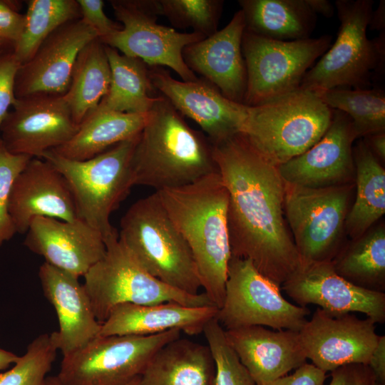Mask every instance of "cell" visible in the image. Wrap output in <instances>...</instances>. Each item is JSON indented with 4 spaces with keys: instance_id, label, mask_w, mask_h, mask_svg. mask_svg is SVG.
I'll list each match as a JSON object with an SVG mask.
<instances>
[{
    "instance_id": "cell-28",
    "label": "cell",
    "mask_w": 385,
    "mask_h": 385,
    "mask_svg": "<svg viewBox=\"0 0 385 385\" xmlns=\"http://www.w3.org/2000/svg\"><path fill=\"white\" fill-rule=\"evenodd\" d=\"M245 31L278 41L310 38L317 14L307 0H240Z\"/></svg>"
},
{
    "instance_id": "cell-29",
    "label": "cell",
    "mask_w": 385,
    "mask_h": 385,
    "mask_svg": "<svg viewBox=\"0 0 385 385\" xmlns=\"http://www.w3.org/2000/svg\"><path fill=\"white\" fill-rule=\"evenodd\" d=\"M356 195L344 227L352 241L362 237L385 213V170L364 140L353 147Z\"/></svg>"
},
{
    "instance_id": "cell-2",
    "label": "cell",
    "mask_w": 385,
    "mask_h": 385,
    "mask_svg": "<svg viewBox=\"0 0 385 385\" xmlns=\"http://www.w3.org/2000/svg\"><path fill=\"white\" fill-rule=\"evenodd\" d=\"M155 192L192 252L204 293L220 309L232 256L228 192L220 173L217 170L192 183Z\"/></svg>"
},
{
    "instance_id": "cell-48",
    "label": "cell",
    "mask_w": 385,
    "mask_h": 385,
    "mask_svg": "<svg viewBox=\"0 0 385 385\" xmlns=\"http://www.w3.org/2000/svg\"><path fill=\"white\" fill-rule=\"evenodd\" d=\"M19 356L13 352L0 349V370L7 369L11 364H15Z\"/></svg>"
},
{
    "instance_id": "cell-46",
    "label": "cell",
    "mask_w": 385,
    "mask_h": 385,
    "mask_svg": "<svg viewBox=\"0 0 385 385\" xmlns=\"http://www.w3.org/2000/svg\"><path fill=\"white\" fill-rule=\"evenodd\" d=\"M368 28L379 33L385 32V1H379L376 10H373Z\"/></svg>"
},
{
    "instance_id": "cell-27",
    "label": "cell",
    "mask_w": 385,
    "mask_h": 385,
    "mask_svg": "<svg viewBox=\"0 0 385 385\" xmlns=\"http://www.w3.org/2000/svg\"><path fill=\"white\" fill-rule=\"evenodd\" d=\"M147 115L148 113H120L98 106L84 118L70 140L51 151L69 160L90 159L138 136Z\"/></svg>"
},
{
    "instance_id": "cell-31",
    "label": "cell",
    "mask_w": 385,
    "mask_h": 385,
    "mask_svg": "<svg viewBox=\"0 0 385 385\" xmlns=\"http://www.w3.org/2000/svg\"><path fill=\"white\" fill-rule=\"evenodd\" d=\"M111 79L105 44L96 38L79 53L64 97L73 120L80 125L108 93Z\"/></svg>"
},
{
    "instance_id": "cell-22",
    "label": "cell",
    "mask_w": 385,
    "mask_h": 385,
    "mask_svg": "<svg viewBox=\"0 0 385 385\" xmlns=\"http://www.w3.org/2000/svg\"><path fill=\"white\" fill-rule=\"evenodd\" d=\"M9 212L16 233L21 234L26 232L36 217L64 221L78 218L66 179L51 163L38 158H31L16 177Z\"/></svg>"
},
{
    "instance_id": "cell-15",
    "label": "cell",
    "mask_w": 385,
    "mask_h": 385,
    "mask_svg": "<svg viewBox=\"0 0 385 385\" xmlns=\"http://www.w3.org/2000/svg\"><path fill=\"white\" fill-rule=\"evenodd\" d=\"M375 324L368 317L332 314L317 308L299 337L307 359L321 370L332 371L347 364H368L379 338Z\"/></svg>"
},
{
    "instance_id": "cell-9",
    "label": "cell",
    "mask_w": 385,
    "mask_h": 385,
    "mask_svg": "<svg viewBox=\"0 0 385 385\" xmlns=\"http://www.w3.org/2000/svg\"><path fill=\"white\" fill-rule=\"evenodd\" d=\"M332 43L329 35L278 41L245 30L242 40L247 69L244 104L257 106L299 89L306 73Z\"/></svg>"
},
{
    "instance_id": "cell-10",
    "label": "cell",
    "mask_w": 385,
    "mask_h": 385,
    "mask_svg": "<svg viewBox=\"0 0 385 385\" xmlns=\"http://www.w3.org/2000/svg\"><path fill=\"white\" fill-rule=\"evenodd\" d=\"M354 186L312 188L285 183L284 211L301 265L332 261L339 252Z\"/></svg>"
},
{
    "instance_id": "cell-6",
    "label": "cell",
    "mask_w": 385,
    "mask_h": 385,
    "mask_svg": "<svg viewBox=\"0 0 385 385\" xmlns=\"http://www.w3.org/2000/svg\"><path fill=\"white\" fill-rule=\"evenodd\" d=\"M372 0H337L340 26L336 41L304 76L299 89L320 92L337 88H369L382 73L385 32L371 40L367 29Z\"/></svg>"
},
{
    "instance_id": "cell-13",
    "label": "cell",
    "mask_w": 385,
    "mask_h": 385,
    "mask_svg": "<svg viewBox=\"0 0 385 385\" xmlns=\"http://www.w3.org/2000/svg\"><path fill=\"white\" fill-rule=\"evenodd\" d=\"M111 4L122 29L100 39L105 45L140 59L148 66H167L183 81L198 79L185 63L183 51L205 38L203 35L181 33L158 24L153 0H113Z\"/></svg>"
},
{
    "instance_id": "cell-26",
    "label": "cell",
    "mask_w": 385,
    "mask_h": 385,
    "mask_svg": "<svg viewBox=\"0 0 385 385\" xmlns=\"http://www.w3.org/2000/svg\"><path fill=\"white\" fill-rule=\"evenodd\" d=\"M215 364L207 344L180 337L158 349L140 375L141 385H214Z\"/></svg>"
},
{
    "instance_id": "cell-37",
    "label": "cell",
    "mask_w": 385,
    "mask_h": 385,
    "mask_svg": "<svg viewBox=\"0 0 385 385\" xmlns=\"http://www.w3.org/2000/svg\"><path fill=\"white\" fill-rule=\"evenodd\" d=\"M202 333L215 361L214 385H257L227 343L225 330L215 317L205 324Z\"/></svg>"
},
{
    "instance_id": "cell-16",
    "label": "cell",
    "mask_w": 385,
    "mask_h": 385,
    "mask_svg": "<svg viewBox=\"0 0 385 385\" xmlns=\"http://www.w3.org/2000/svg\"><path fill=\"white\" fill-rule=\"evenodd\" d=\"M148 71L155 91L198 124L211 143L242 132L247 106L229 100L206 80L179 81L160 66H148Z\"/></svg>"
},
{
    "instance_id": "cell-36",
    "label": "cell",
    "mask_w": 385,
    "mask_h": 385,
    "mask_svg": "<svg viewBox=\"0 0 385 385\" xmlns=\"http://www.w3.org/2000/svg\"><path fill=\"white\" fill-rule=\"evenodd\" d=\"M57 351L51 334L38 335L11 369L0 373V385H43Z\"/></svg>"
},
{
    "instance_id": "cell-51",
    "label": "cell",
    "mask_w": 385,
    "mask_h": 385,
    "mask_svg": "<svg viewBox=\"0 0 385 385\" xmlns=\"http://www.w3.org/2000/svg\"><path fill=\"white\" fill-rule=\"evenodd\" d=\"M374 385H385V384H381V383H379V382H376V381H375Z\"/></svg>"
},
{
    "instance_id": "cell-3",
    "label": "cell",
    "mask_w": 385,
    "mask_h": 385,
    "mask_svg": "<svg viewBox=\"0 0 385 385\" xmlns=\"http://www.w3.org/2000/svg\"><path fill=\"white\" fill-rule=\"evenodd\" d=\"M133 185L178 188L218 170L207 137L192 128L164 96L148 112L131 160Z\"/></svg>"
},
{
    "instance_id": "cell-20",
    "label": "cell",
    "mask_w": 385,
    "mask_h": 385,
    "mask_svg": "<svg viewBox=\"0 0 385 385\" xmlns=\"http://www.w3.org/2000/svg\"><path fill=\"white\" fill-rule=\"evenodd\" d=\"M25 234L24 245L30 251L78 277H83L106 252L103 235L78 218L64 221L36 217Z\"/></svg>"
},
{
    "instance_id": "cell-47",
    "label": "cell",
    "mask_w": 385,
    "mask_h": 385,
    "mask_svg": "<svg viewBox=\"0 0 385 385\" xmlns=\"http://www.w3.org/2000/svg\"><path fill=\"white\" fill-rule=\"evenodd\" d=\"M307 3L317 15L329 18L335 11L334 5L327 0H307Z\"/></svg>"
},
{
    "instance_id": "cell-41",
    "label": "cell",
    "mask_w": 385,
    "mask_h": 385,
    "mask_svg": "<svg viewBox=\"0 0 385 385\" xmlns=\"http://www.w3.org/2000/svg\"><path fill=\"white\" fill-rule=\"evenodd\" d=\"M19 1L0 0V39L13 45L20 37L25 14L19 13Z\"/></svg>"
},
{
    "instance_id": "cell-8",
    "label": "cell",
    "mask_w": 385,
    "mask_h": 385,
    "mask_svg": "<svg viewBox=\"0 0 385 385\" xmlns=\"http://www.w3.org/2000/svg\"><path fill=\"white\" fill-rule=\"evenodd\" d=\"M104 242L103 257L86 273L83 284L101 324L123 304L173 302L188 307L215 306L204 292L190 294L153 276L119 240L118 234Z\"/></svg>"
},
{
    "instance_id": "cell-32",
    "label": "cell",
    "mask_w": 385,
    "mask_h": 385,
    "mask_svg": "<svg viewBox=\"0 0 385 385\" xmlns=\"http://www.w3.org/2000/svg\"><path fill=\"white\" fill-rule=\"evenodd\" d=\"M336 272L352 284L385 289V230L379 226L341 249L332 260Z\"/></svg>"
},
{
    "instance_id": "cell-1",
    "label": "cell",
    "mask_w": 385,
    "mask_h": 385,
    "mask_svg": "<svg viewBox=\"0 0 385 385\" xmlns=\"http://www.w3.org/2000/svg\"><path fill=\"white\" fill-rule=\"evenodd\" d=\"M212 145L228 192L231 255L250 260L281 287L301 260L284 216L285 183L278 168L241 133Z\"/></svg>"
},
{
    "instance_id": "cell-39",
    "label": "cell",
    "mask_w": 385,
    "mask_h": 385,
    "mask_svg": "<svg viewBox=\"0 0 385 385\" xmlns=\"http://www.w3.org/2000/svg\"><path fill=\"white\" fill-rule=\"evenodd\" d=\"M21 65L13 50L0 53V128L16 101L14 83Z\"/></svg>"
},
{
    "instance_id": "cell-44",
    "label": "cell",
    "mask_w": 385,
    "mask_h": 385,
    "mask_svg": "<svg viewBox=\"0 0 385 385\" xmlns=\"http://www.w3.org/2000/svg\"><path fill=\"white\" fill-rule=\"evenodd\" d=\"M367 365L376 381L385 384V336H379Z\"/></svg>"
},
{
    "instance_id": "cell-11",
    "label": "cell",
    "mask_w": 385,
    "mask_h": 385,
    "mask_svg": "<svg viewBox=\"0 0 385 385\" xmlns=\"http://www.w3.org/2000/svg\"><path fill=\"white\" fill-rule=\"evenodd\" d=\"M180 334L175 329L148 336L96 337L63 355L56 376L63 385H125L141 375L158 349Z\"/></svg>"
},
{
    "instance_id": "cell-50",
    "label": "cell",
    "mask_w": 385,
    "mask_h": 385,
    "mask_svg": "<svg viewBox=\"0 0 385 385\" xmlns=\"http://www.w3.org/2000/svg\"><path fill=\"white\" fill-rule=\"evenodd\" d=\"M14 45L0 39V53L13 50Z\"/></svg>"
},
{
    "instance_id": "cell-34",
    "label": "cell",
    "mask_w": 385,
    "mask_h": 385,
    "mask_svg": "<svg viewBox=\"0 0 385 385\" xmlns=\"http://www.w3.org/2000/svg\"><path fill=\"white\" fill-rule=\"evenodd\" d=\"M315 93L329 108L350 118L357 138L385 130V92L382 88H337Z\"/></svg>"
},
{
    "instance_id": "cell-18",
    "label": "cell",
    "mask_w": 385,
    "mask_h": 385,
    "mask_svg": "<svg viewBox=\"0 0 385 385\" xmlns=\"http://www.w3.org/2000/svg\"><path fill=\"white\" fill-rule=\"evenodd\" d=\"M96 38V31L81 19L55 30L20 66L14 83L16 98L40 93L65 94L79 53Z\"/></svg>"
},
{
    "instance_id": "cell-45",
    "label": "cell",
    "mask_w": 385,
    "mask_h": 385,
    "mask_svg": "<svg viewBox=\"0 0 385 385\" xmlns=\"http://www.w3.org/2000/svg\"><path fill=\"white\" fill-rule=\"evenodd\" d=\"M364 140L373 154L381 162L385 160V133L379 132L364 137Z\"/></svg>"
},
{
    "instance_id": "cell-38",
    "label": "cell",
    "mask_w": 385,
    "mask_h": 385,
    "mask_svg": "<svg viewBox=\"0 0 385 385\" xmlns=\"http://www.w3.org/2000/svg\"><path fill=\"white\" fill-rule=\"evenodd\" d=\"M31 158L9 152L0 138V247L16 233L9 215V203L16 177Z\"/></svg>"
},
{
    "instance_id": "cell-7",
    "label": "cell",
    "mask_w": 385,
    "mask_h": 385,
    "mask_svg": "<svg viewBox=\"0 0 385 385\" xmlns=\"http://www.w3.org/2000/svg\"><path fill=\"white\" fill-rule=\"evenodd\" d=\"M139 135L85 160H69L51 150L40 158L63 175L78 218L98 231L104 240L118 234L110 216L134 186L131 160Z\"/></svg>"
},
{
    "instance_id": "cell-4",
    "label": "cell",
    "mask_w": 385,
    "mask_h": 385,
    "mask_svg": "<svg viewBox=\"0 0 385 385\" xmlns=\"http://www.w3.org/2000/svg\"><path fill=\"white\" fill-rule=\"evenodd\" d=\"M334 110L311 91L293 92L247 106L241 133L269 162L279 165L302 154L324 135Z\"/></svg>"
},
{
    "instance_id": "cell-30",
    "label": "cell",
    "mask_w": 385,
    "mask_h": 385,
    "mask_svg": "<svg viewBox=\"0 0 385 385\" xmlns=\"http://www.w3.org/2000/svg\"><path fill=\"white\" fill-rule=\"evenodd\" d=\"M106 46L111 79L99 107L120 113H148L159 96L149 76L148 66L140 59L120 54Z\"/></svg>"
},
{
    "instance_id": "cell-17",
    "label": "cell",
    "mask_w": 385,
    "mask_h": 385,
    "mask_svg": "<svg viewBox=\"0 0 385 385\" xmlns=\"http://www.w3.org/2000/svg\"><path fill=\"white\" fill-rule=\"evenodd\" d=\"M299 306L317 304L332 314L361 312L385 321V294L356 286L338 274L332 261L301 265L282 285Z\"/></svg>"
},
{
    "instance_id": "cell-23",
    "label": "cell",
    "mask_w": 385,
    "mask_h": 385,
    "mask_svg": "<svg viewBox=\"0 0 385 385\" xmlns=\"http://www.w3.org/2000/svg\"><path fill=\"white\" fill-rule=\"evenodd\" d=\"M38 275L43 294L57 314L58 329L51 334L57 350L66 355L98 337L101 324L79 277L45 262Z\"/></svg>"
},
{
    "instance_id": "cell-43",
    "label": "cell",
    "mask_w": 385,
    "mask_h": 385,
    "mask_svg": "<svg viewBox=\"0 0 385 385\" xmlns=\"http://www.w3.org/2000/svg\"><path fill=\"white\" fill-rule=\"evenodd\" d=\"M326 372L307 362L295 369L293 374L284 375L263 385H324Z\"/></svg>"
},
{
    "instance_id": "cell-21",
    "label": "cell",
    "mask_w": 385,
    "mask_h": 385,
    "mask_svg": "<svg viewBox=\"0 0 385 385\" xmlns=\"http://www.w3.org/2000/svg\"><path fill=\"white\" fill-rule=\"evenodd\" d=\"M245 29L240 9L221 30L184 48L183 57L192 71L205 77L227 98L244 104L247 69L242 52Z\"/></svg>"
},
{
    "instance_id": "cell-35",
    "label": "cell",
    "mask_w": 385,
    "mask_h": 385,
    "mask_svg": "<svg viewBox=\"0 0 385 385\" xmlns=\"http://www.w3.org/2000/svg\"><path fill=\"white\" fill-rule=\"evenodd\" d=\"M223 1L153 0L157 15L168 18L175 27L191 28L193 32L208 37L217 31Z\"/></svg>"
},
{
    "instance_id": "cell-12",
    "label": "cell",
    "mask_w": 385,
    "mask_h": 385,
    "mask_svg": "<svg viewBox=\"0 0 385 385\" xmlns=\"http://www.w3.org/2000/svg\"><path fill=\"white\" fill-rule=\"evenodd\" d=\"M310 310L294 304L281 294V287L262 274L247 259L231 256L225 299L216 319L224 330L247 326L299 332Z\"/></svg>"
},
{
    "instance_id": "cell-40",
    "label": "cell",
    "mask_w": 385,
    "mask_h": 385,
    "mask_svg": "<svg viewBox=\"0 0 385 385\" xmlns=\"http://www.w3.org/2000/svg\"><path fill=\"white\" fill-rule=\"evenodd\" d=\"M81 11V19L103 39L122 29V25L107 16L102 0H77Z\"/></svg>"
},
{
    "instance_id": "cell-24",
    "label": "cell",
    "mask_w": 385,
    "mask_h": 385,
    "mask_svg": "<svg viewBox=\"0 0 385 385\" xmlns=\"http://www.w3.org/2000/svg\"><path fill=\"white\" fill-rule=\"evenodd\" d=\"M225 335L257 385L287 375L306 363L299 332L247 326L225 330Z\"/></svg>"
},
{
    "instance_id": "cell-5",
    "label": "cell",
    "mask_w": 385,
    "mask_h": 385,
    "mask_svg": "<svg viewBox=\"0 0 385 385\" xmlns=\"http://www.w3.org/2000/svg\"><path fill=\"white\" fill-rule=\"evenodd\" d=\"M118 239L153 276L182 292L199 294L202 287L192 252L156 192L128 209Z\"/></svg>"
},
{
    "instance_id": "cell-42",
    "label": "cell",
    "mask_w": 385,
    "mask_h": 385,
    "mask_svg": "<svg viewBox=\"0 0 385 385\" xmlns=\"http://www.w3.org/2000/svg\"><path fill=\"white\" fill-rule=\"evenodd\" d=\"M329 385H374L375 378L368 365L351 364L331 371Z\"/></svg>"
},
{
    "instance_id": "cell-33",
    "label": "cell",
    "mask_w": 385,
    "mask_h": 385,
    "mask_svg": "<svg viewBox=\"0 0 385 385\" xmlns=\"http://www.w3.org/2000/svg\"><path fill=\"white\" fill-rule=\"evenodd\" d=\"M81 17L76 0H29L22 33L13 51L21 64L27 62L42 42L62 25Z\"/></svg>"
},
{
    "instance_id": "cell-19",
    "label": "cell",
    "mask_w": 385,
    "mask_h": 385,
    "mask_svg": "<svg viewBox=\"0 0 385 385\" xmlns=\"http://www.w3.org/2000/svg\"><path fill=\"white\" fill-rule=\"evenodd\" d=\"M357 138L351 120L334 110L332 123L322 138L302 154L279 165L287 183L305 188H326L353 183V143Z\"/></svg>"
},
{
    "instance_id": "cell-25",
    "label": "cell",
    "mask_w": 385,
    "mask_h": 385,
    "mask_svg": "<svg viewBox=\"0 0 385 385\" xmlns=\"http://www.w3.org/2000/svg\"><path fill=\"white\" fill-rule=\"evenodd\" d=\"M213 305L188 307L166 302L153 304H123L115 307L101 324L98 337L148 336L170 330L194 335L216 317Z\"/></svg>"
},
{
    "instance_id": "cell-14",
    "label": "cell",
    "mask_w": 385,
    "mask_h": 385,
    "mask_svg": "<svg viewBox=\"0 0 385 385\" xmlns=\"http://www.w3.org/2000/svg\"><path fill=\"white\" fill-rule=\"evenodd\" d=\"M12 107L0 138L14 154L40 158L70 140L78 129L64 94L34 93L16 98Z\"/></svg>"
},
{
    "instance_id": "cell-49",
    "label": "cell",
    "mask_w": 385,
    "mask_h": 385,
    "mask_svg": "<svg viewBox=\"0 0 385 385\" xmlns=\"http://www.w3.org/2000/svg\"><path fill=\"white\" fill-rule=\"evenodd\" d=\"M43 385H63L56 376H49L45 379ZM125 385H141L140 376L134 379L133 381Z\"/></svg>"
}]
</instances>
